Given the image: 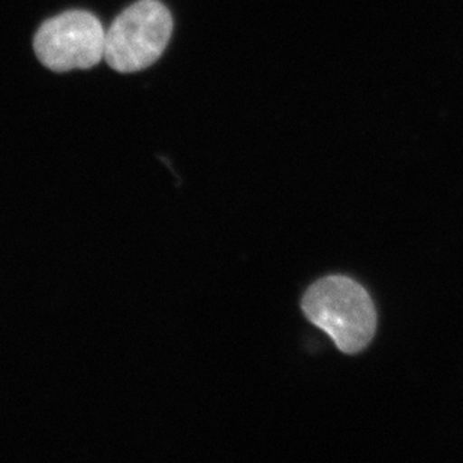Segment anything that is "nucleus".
I'll list each match as a JSON object with an SVG mask.
<instances>
[{"label":"nucleus","instance_id":"f257e3e1","mask_svg":"<svg viewBox=\"0 0 463 463\" xmlns=\"http://www.w3.org/2000/svg\"><path fill=\"white\" fill-rule=\"evenodd\" d=\"M310 323L332 337L337 348L355 354L376 332V310L371 296L354 279L326 276L310 285L302 302Z\"/></svg>","mask_w":463,"mask_h":463},{"label":"nucleus","instance_id":"7ed1b4c3","mask_svg":"<svg viewBox=\"0 0 463 463\" xmlns=\"http://www.w3.org/2000/svg\"><path fill=\"white\" fill-rule=\"evenodd\" d=\"M33 50L38 61L54 72L90 70L104 59L105 29L89 11H66L43 23Z\"/></svg>","mask_w":463,"mask_h":463},{"label":"nucleus","instance_id":"f03ea898","mask_svg":"<svg viewBox=\"0 0 463 463\" xmlns=\"http://www.w3.org/2000/svg\"><path fill=\"white\" fill-rule=\"evenodd\" d=\"M173 15L159 0H138L105 31L104 59L120 74H134L154 65L173 33Z\"/></svg>","mask_w":463,"mask_h":463}]
</instances>
